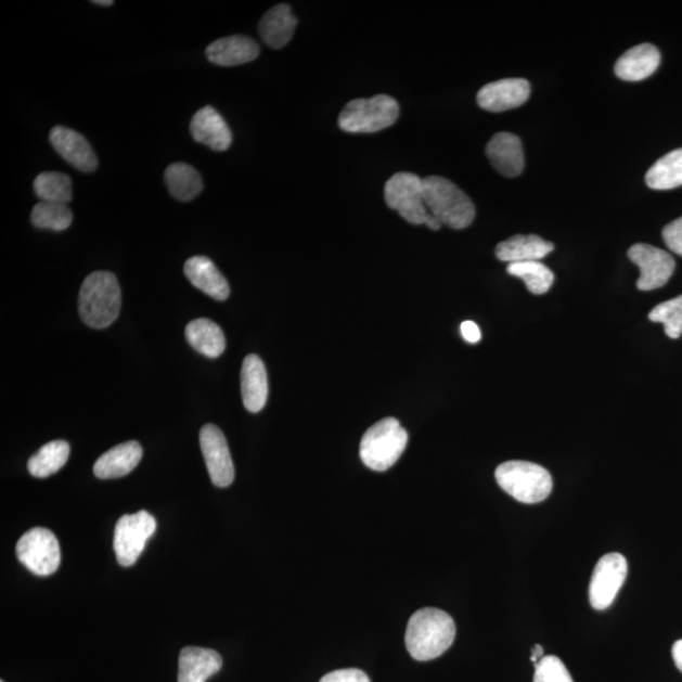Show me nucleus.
<instances>
[{
    "label": "nucleus",
    "instance_id": "f257e3e1",
    "mask_svg": "<svg viewBox=\"0 0 682 682\" xmlns=\"http://www.w3.org/2000/svg\"><path fill=\"white\" fill-rule=\"evenodd\" d=\"M456 634L454 619L436 608L420 609L409 620L406 647L417 661L440 657L453 645Z\"/></svg>",
    "mask_w": 682,
    "mask_h": 682
},
{
    "label": "nucleus",
    "instance_id": "f03ea898",
    "mask_svg": "<svg viewBox=\"0 0 682 682\" xmlns=\"http://www.w3.org/2000/svg\"><path fill=\"white\" fill-rule=\"evenodd\" d=\"M121 293L117 278L111 272L98 271L88 275L79 295L80 317L88 326L105 329L117 320Z\"/></svg>",
    "mask_w": 682,
    "mask_h": 682
},
{
    "label": "nucleus",
    "instance_id": "7ed1b4c3",
    "mask_svg": "<svg viewBox=\"0 0 682 682\" xmlns=\"http://www.w3.org/2000/svg\"><path fill=\"white\" fill-rule=\"evenodd\" d=\"M424 201L428 213L442 224L460 230L469 227L475 218V206L454 182L440 176L424 179Z\"/></svg>",
    "mask_w": 682,
    "mask_h": 682
},
{
    "label": "nucleus",
    "instance_id": "20e7f679",
    "mask_svg": "<svg viewBox=\"0 0 682 682\" xmlns=\"http://www.w3.org/2000/svg\"><path fill=\"white\" fill-rule=\"evenodd\" d=\"M409 434L400 421L388 417L368 428L360 441L359 455L366 467L386 472L393 467L408 447Z\"/></svg>",
    "mask_w": 682,
    "mask_h": 682
},
{
    "label": "nucleus",
    "instance_id": "39448f33",
    "mask_svg": "<svg viewBox=\"0 0 682 682\" xmlns=\"http://www.w3.org/2000/svg\"><path fill=\"white\" fill-rule=\"evenodd\" d=\"M496 479L505 493L526 504L545 501L554 486L553 477L545 467L520 460L498 466Z\"/></svg>",
    "mask_w": 682,
    "mask_h": 682
},
{
    "label": "nucleus",
    "instance_id": "423d86ee",
    "mask_svg": "<svg viewBox=\"0 0 682 682\" xmlns=\"http://www.w3.org/2000/svg\"><path fill=\"white\" fill-rule=\"evenodd\" d=\"M400 117V105L388 95L356 99L339 115V127L348 133H375L394 126Z\"/></svg>",
    "mask_w": 682,
    "mask_h": 682
},
{
    "label": "nucleus",
    "instance_id": "0eeeda50",
    "mask_svg": "<svg viewBox=\"0 0 682 682\" xmlns=\"http://www.w3.org/2000/svg\"><path fill=\"white\" fill-rule=\"evenodd\" d=\"M385 198L390 209L413 226L426 224L430 217L424 201V179L417 175L400 172L393 176L386 183Z\"/></svg>",
    "mask_w": 682,
    "mask_h": 682
},
{
    "label": "nucleus",
    "instance_id": "6e6552de",
    "mask_svg": "<svg viewBox=\"0 0 682 682\" xmlns=\"http://www.w3.org/2000/svg\"><path fill=\"white\" fill-rule=\"evenodd\" d=\"M156 530V519L147 511L120 517L114 531V551L118 563L125 568L134 565Z\"/></svg>",
    "mask_w": 682,
    "mask_h": 682
},
{
    "label": "nucleus",
    "instance_id": "1a4fd4ad",
    "mask_svg": "<svg viewBox=\"0 0 682 682\" xmlns=\"http://www.w3.org/2000/svg\"><path fill=\"white\" fill-rule=\"evenodd\" d=\"M15 555L38 577L56 572L61 563L59 541L48 528L37 527L23 535L15 548Z\"/></svg>",
    "mask_w": 682,
    "mask_h": 682
},
{
    "label": "nucleus",
    "instance_id": "9d476101",
    "mask_svg": "<svg viewBox=\"0 0 682 682\" xmlns=\"http://www.w3.org/2000/svg\"><path fill=\"white\" fill-rule=\"evenodd\" d=\"M628 574L623 555L610 553L597 562L589 587V601L596 610H604L615 602Z\"/></svg>",
    "mask_w": 682,
    "mask_h": 682
},
{
    "label": "nucleus",
    "instance_id": "9b49d317",
    "mask_svg": "<svg viewBox=\"0 0 682 682\" xmlns=\"http://www.w3.org/2000/svg\"><path fill=\"white\" fill-rule=\"evenodd\" d=\"M628 257L639 266L641 275L638 287L641 291L661 288L675 272L677 262L670 253L649 244H634L628 250Z\"/></svg>",
    "mask_w": 682,
    "mask_h": 682
},
{
    "label": "nucleus",
    "instance_id": "f8f14e48",
    "mask_svg": "<svg viewBox=\"0 0 682 682\" xmlns=\"http://www.w3.org/2000/svg\"><path fill=\"white\" fill-rule=\"evenodd\" d=\"M201 447L214 486L226 488L235 477L234 464L223 433L216 425H205L201 432Z\"/></svg>",
    "mask_w": 682,
    "mask_h": 682
},
{
    "label": "nucleus",
    "instance_id": "ddd939ff",
    "mask_svg": "<svg viewBox=\"0 0 682 682\" xmlns=\"http://www.w3.org/2000/svg\"><path fill=\"white\" fill-rule=\"evenodd\" d=\"M531 94V86L525 79H503L487 83L479 90L477 102L481 110L501 113L524 105Z\"/></svg>",
    "mask_w": 682,
    "mask_h": 682
},
{
    "label": "nucleus",
    "instance_id": "4468645a",
    "mask_svg": "<svg viewBox=\"0 0 682 682\" xmlns=\"http://www.w3.org/2000/svg\"><path fill=\"white\" fill-rule=\"evenodd\" d=\"M50 142L53 150L76 170L88 173L96 170L98 158L86 137L70 128L57 126L51 130Z\"/></svg>",
    "mask_w": 682,
    "mask_h": 682
},
{
    "label": "nucleus",
    "instance_id": "2eb2a0df",
    "mask_svg": "<svg viewBox=\"0 0 682 682\" xmlns=\"http://www.w3.org/2000/svg\"><path fill=\"white\" fill-rule=\"evenodd\" d=\"M486 152L490 164L505 178H517L524 172V147L517 136L507 132L493 136Z\"/></svg>",
    "mask_w": 682,
    "mask_h": 682
},
{
    "label": "nucleus",
    "instance_id": "dca6fc26",
    "mask_svg": "<svg viewBox=\"0 0 682 682\" xmlns=\"http://www.w3.org/2000/svg\"><path fill=\"white\" fill-rule=\"evenodd\" d=\"M190 130L196 142L205 144L213 151H227L233 141L232 130L213 106H204L194 115Z\"/></svg>",
    "mask_w": 682,
    "mask_h": 682
},
{
    "label": "nucleus",
    "instance_id": "f3484780",
    "mask_svg": "<svg viewBox=\"0 0 682 682\" xmlns=\"http://www.w3.org/2000/svg\"><path fill=\"white\" fill-rule=\"evenodd\" d=\"M661 63V53L656 46L642 43L634 46L619 57L615 73L625 81H642L649 78Z\"/></svg>",
    "mask_w": 682,
    "mask_h": 682
},
{
    "label": "nucleus",
    "instance_id": "a211bd4d",
    "mask_svg": "<svg viewBox=\"0 0 682 682\" xmlns=\"http://www.w3.org/2000/svg\"><path fill=\"white\" fill-rule=\"evenodd\" d=\"M183 271L197 289L203 291L214 300L224 301L229 297V283L210 258L203 256L190 258Z\"/></svg>",
    "mask_w": 682,
    "mask_h": 682
},
{
    "label": "nucleus",
    "instance_id": "6ab92c4d",
    "mask_svg": "<svg viewBox=\"0 0 682 682\" xmlns=\"http://www.w3.org/2000/svg\"><path fill=\"white\" fill-rule=\"evenodd\" d=\"M143 450L137 441L119 443L96 460L94 474L99 479L125 477L140 464Z\"/></svg>",
    "mask_w": 682,
    "mask_h": 682
},
{
    "label": "nucleus",
    "instance_id": "aec40b11",
    "mask_svg": "<svg viewBox=\"0 0 682 682\" xmlns=\"http://www.w3.org/2000/svg\"><path fill=\"white\" fill-rule=\"evenodd\" d=\"M210 63L218 66L248 64L259 56V46L247 36H229L213 42L206 49Z\"/></svg>",
    "mask_w": 682,
    "mask_h": 682
},
{
    "label": "nucleus",
    "instance_id": "412c9836",
    "mask_svg": "<svg viewBox=\"0 0 682 682\" xmlns=\"http://www.w3.org/2000/svg\"><path fill=\"white\" fill-rule=\"evenodd\" d=\"M241 381L244 408L253 413L262 411L268 398V377L263 360L256 355L245 358Z\"/></svg>",
    "mask_w": 682,
    "mask_h": 682
},
{
    "label": "nucleus",
    "instance_id": "4be33fe9",
    "mask_svg": "<svg viewBox=\"0 0 682 682\" xmlns=\"http://www.w3.org/2000/svg\"><path fill=\"white\" fill-rule=\"evenodd\" d=\"M223 666L217 651L202 647H185L179 657V682H206Z\"/></svg>",
    "mask_w": 682,
    "mask_h": 682
},
{
    "label": "nucleus",
    "instance_id": "5701e85b",
    "mask_svg": "<svg viewBox=\"0 0 682 682\" xmlns=\"http://www.w3.org/2000/svg\"><path fill=\"white\" fill-rule=\"evenodd\" d=\"M554 249L553 243L539 235H515L497 245L496 256L502 262H532L545 258Z\"/></svg>",
    "mask_w": 682,
    "mask_h": 682
},
{
    "label": "nucleus",
    "instance_id": "b1692460",
    "mask_svg": "<svg viewBox=\"0 0 682 682\" xmlns=\"http://www.w3.org/2000/svg\"><path fill=\"white\" fill-rule=\"evenodd\" d=\"M297 18L287 4H279L268 11L259 22V34L270 48L279 50L293 40Z\"/></svg>",
    "mask_w": 682,
    "mask_h": 682
},
{
    "label": "nucleus",
    "instance_id": "393cba45",
    "mask_svg": "<svg viewBox=\"0 0 682 682\" xmlns=\"http://www.w3.org/2000/svg\"><path fill=\"white\" fill-rule=\"evenodd\" d=\"M186 339L201 355L216 359L223 355L227 342L221 327L209 319H196L186 326Z\"/></svg>",
    "mask_w": 682,
    "mask_h": 682
},
{
    "label": "nucleus",
    "instance_id": "a878e982",
    "mask_svg": "<svg viewBox=\"0 0 682 682\" xmlns=\"http://www.w3.org/2000/svg\"><path fill=\"white\" fill-rule=\"evenodd\" d=\"M165 180L170 194L180 202H191L202 194L204 182L201 173L188 164L167 167Z\"/></svg>",
    "mask_w": 682,
    "mask_h": 682
},
{
    "label": "nucleus",
    "instance_id": "bb28decb",
    "mask_svg": "<svg viewBox=\"0 0 682 682\" xmlns=\"http://www.w3.org/2000/svg\"><path fill=\"white\" fill-rule=\"evenodd\" d=\"M70 455V446L66 441L56 440L46 443L28 460V472L36 478H48L63 467Z\"/></svg>",
    "mask_w": 682,
    "mask_h": 682
},
{
    "label": "nucleus",
    "instance_id": "cd10ccee",
    "mask_svg": "<svg viewBox=\"0 0 682 682\" xmlns=\"http://www.w3.org/2000/svg\"><path fill=\"white\" fill-rule=\"evenodd\" d=\"M646 183L653 190H672L682 186V149L665 155L649 168Z\"/></svg>",
    "mask_w": 682,
    "mask_h": 682
},
{
    "label": "nucleus",
    "instance_id": "c85d7f7f",
    "mask_svg": "<svg viewBox=\"0 0 682 682\" xmlns=\"http://www.w3.org/2000/svg\"><path fill=\"white\" fill-rule=\"evenodd\" d=\"M35 193L44 203L65 204L73 201V182L61 172H43L34 182Z\"/></svg>",
    "mask_w": 682,
    "mask_h": 682
},
{
    "label": "nucleus",
    "instance_id": "c756f323",
    "mask_svg": "<svg viewBox=\"0 0 682 682\" xmlns=\"http://www.w3.org/2000/svg\"><path fill=\"white\" fill-rule=\"evenodd\" d=\"M507 272L526 283V286L533 295H543L553 286L555 275L550 268L542 265L540 260L532 262L510 263Z\"/></svg>",
    "mask_w": 682,
    "mask_h": 682
},
{
    "label": "nucleus",
    "instance_id": "7c9ffc66",
    "mask_svg": "<svg viewBox=\"0 0 682 682\" xmlns=\"http://www.w3.org/2000/svg\"><path fill=\"white\" fill-rule=\"evenodd\" d=\"M73 211L65 204L38 203L35 205L30 220L36 228L64 232L73 223Z\"/></svg>",
    "mask_w": 682,
    "mask_h": 682
},
{
    "label": "nucleus",
    "instance_id": "2f4dec72",
    "mask_svg": "<svg viewBox=\"0 0 682 682\" xmlns=\"http://www.w3.org/2000/svg\"><path fill=\"white\" fill-rule=\"evenodd\" d=\"M648 319L653 323L664 324L665 334L669 338L679 339L682 335V295L657 305L649 312Z\"/></svg>",
    "mask_w": 682,
    "mask_h": 682
},
{
    "label": "nucleus",
    "instance_id": "473e14b6",
    "mask_svg": "<svg viewBox=\"0 0 682 682\" xmlns=\"http://www.w3.org/2000/svg\"><path fill=\"white\" fill-rule=\"evenodd\" d=\"M533 682H574V680L561 658L545 656L536 664Z\"/></svg>",
    "mask_w": 682,
    "mask_h": 682
},
{
    "label": "nucleus",
    "instance_id": "72a5a7b5",
    "mask_svg": "<svg viewBox=\"0 0 682 682\" xmlns=\"http://www.w3.org/2000/svg\"><path fill=\"white\" fill-rule=\"evenodd\" d=\"M662 237L668 248L682 257V217L664 228Z\"/></svg>",
    "mask_w": 682,
    "mask_h": 682
},
{
    "label": "nucleus",
    "instance_id": "f704fd0d",
    "mask_svg": "<svg viewBox=\"0 0 682 682\" xmlns=\"http://www.w3.org/2000/svg\"><path fill=\"white\" fill-rule=\"evenodd\" d=\"M320 682H371V680L362 670L344 669L327 673Z\"/></svg>",
    "mask_w": 682,
    "mask_h": 682
},
{
    "label": "nucleus",
    "instance_id": "c9c22d12",
    "mask_svg": "<svg viewBox=\"0 0 682 682\" xmlns=\"http://www.w3.org/2000/svg\"><path fill=\"white\" fill-rule=\"evenodd\" d=\"M460 331H462L463 338L467 343L477 344L481 339L480 329L473 321H464L462 326H460Z\"/></svg>",
    "mask_w": 682,
    "mask_h": 682
},
{
    "label": "nucleus",
    "instance_id": "e433bc0d",
    "mask_svg": "<svg viewBox=\"0 0 682 682\" xmlns=\"http://www.w3.org/2000/svg\"><path fill=\"white\" fill-rule=\"evenodd\" d=\"M672 657L677 668L682 672V640L678 641L672 647Z\"/></svg>",
    "mask_w": 682,
    "mask_h": 682
},
{
    "label": "nucleus",
    "instance_id": "4c0bfd02",
    "mask_svg": "<svg viewBox=\"0 0 682 682\" xmlns=\"http://www.w3.org/2000/svg\"><path fill=\"white\" fill-rule=\"evenodd\" d=\"M543 648L540 645H536L532 647L531 661L535 664H539L541 658H543Z\"/></svg>",
    "mask_w": 682,
    "mask_h": 682
},
{
    "label": "nucleus",
    "instance_id": "58836bf2",
    "mask_svg": "<svg viewBox=\"0 0 682 682\" xmlns=\"http://www.w3.org/2000/svg\"><path fill=\"white\" fill-rule=\"evenodd\" d=\"M425 226H427L432 230H439L442 223L438 218H435L433 214H430V217H428Z\"/></svg>",
    "mask_w": 682,
    "mask_h": 682
},
{
    "label": "nucleus",
    "instance_id": "ea45409f",
    "mask_svg": "<svg viewBox=\"0 0 682 682\" xmlns=\"http://www.w3.org/2000/svg\"><path fill=\"white\" fill-rule=\"evenodd\" d=\"M93 4L101 7H112L114 2L113 0H94Z\"/></svg>",
    "mask_w": 682,
    "mask_h": 682
},
{
    "label": "nucleus",
    "instance_id": "a19ab883",
    "mask_svg": "<svg viewBox=\"0 0 682 682\" xmlns=\"http://www.w3.org/2000/svg\"><path fill=\"white\" fill-rule=\"evenodd\" d=\"M2 682H4V681H2Z\"/></svg>",
    "mask_w": 682,
    "mask_h": 682
}]
</instances>
